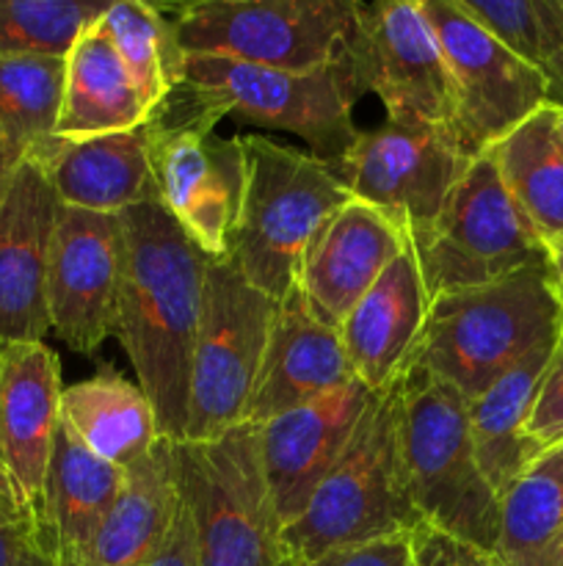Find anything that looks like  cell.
I'll return each instance as SVG.
<instances>
[{
	"instance_id": "1",
	"label": "cell",
	"mask_w": 563,
	"mask_h": 566,
	"mask_svg": "<svg viewBox=\"0 0 563 566\" xmlns=\"http://www.w3.org/2000/svg\"><path fill=\"white\" fill-rule=\"evenodd\" d=\"M119 216L125 227V280L116 337L130 357L138 387L158 415L160 437L182 442L210 258L158 197Z\"/></svg>"
},
{
	"instance_id": "2",
	"label": "cell",
	"mask_w": 563,
	"mask_h": 566,
	"mask_svg": "<svg viewBox=\"0 0 563 566\" xmlns=\"http://www.w3.org/2000/svg\"><path fill=\"white\" fill-rule=\"evenodd\" d=\"M563 324V298L550 263L486 285L431 298L428 326L414 363L475 398L508 368L552 346Z\"/></svg>"
},
{
	"instance_id": "3",
	"label": "cell",
	"mask_w": 563,
	"mask_h": 566,
	"mask_svg": "<svg viewBox=\"0 0 563 566\" xmlns=\"http://www.w3.org/2000/svg\"><path fill=\"white\" fill-rule=\"evenodd\" d=\"M423 525L408 497L401 451V379L379 390L304 512L285 525L287 553L296 564L334 547L362 545Z\"/></svg>"
},
{
	"instance_id": "4",
	"label": "cell",
	"mask_w": 563,
	"mask_h": 566,
	"mask_svg": "<svg viewBox=\"0 0 563 566\" xmlns=\"http://www.w3.org/2000/svg\"><path fill=\"white\" fill-rule=\"evenodd\" d=\"M401 451L419 520L480 551H495L500 497L475 457L469 401L417 363L401 376Z\"/></svg>"
},
{
	"instance_id": "5",
	"label": "cell",
	"mask_w": 563,
	"mask_h": 566,
	"mask_svg": "<svg viewBox=\"0 0 563 566\" xmlns=\"http://www.w3.org/2000/svg\"><path fill=\"white\" fill-rule=\"evenodd\" d=\"M185 92L213 116H241L265 130L304 138L312 155L337 160L353 138V108L368 94L357 48L318 70H276L221 55H185Z\"/></svg>"
},
{
	"instance_id": "6",
	"label": "cell",
	"mask_w": 563,
	"mask_h": 566,
	"mask_svg": "<svg viewBox=\"0 0 563 566\" xmlns=\"http://www.w3.org/2000/svg\"><path fill=\"white\" fill-rule=\"evenodd\" d=\"M246 188L230 260L257 291L282 302L296 287L304 249L351 199L331 160L259 133L243 136Z\"/></svg>"
},
{
	"instance_id": "7",
	"label": "cell",
	"mask_w": 563,
	"mask_h": 566,
	"mask_svg": "<svg viewBox=\"0 0 563 566\" xmlns=\"http://www.w3.org/2000/svg\"><path fill=\"white\" fill-rule=\"evenodd\" d=\"M171 451L177 492L196 531L199 566H296L265 479L257 426L174 442Z\"/></svg>"
},
{
	"instance_id": "8",
	"label": "cell",
	"mask_w": 563,
	"mask_h": 566,
	"mask_svg": "<svg viewBox=\"0 0 563 566\" xmlns=\"http://www.w3.org/2000/svg\"><path fill=\"white\" fill-rule=\"evenodd\" d=\"M219 116L177 86L149 119V158L163 208L208 258H230L243 208V136H219Z\"/></svg>"
},
{
	"instance_id": "9",
	"label": "cell",
	"mask_w": 563,
	"mask_h": 566,
	"mask_svg": "<svg viewBox=\"0 0 563 566\" xmlns=\"http://www.w3.org/2000/svg\"><path fill=\"white\" fill-rule=\"evenodd\" d=\"M364 9L362 0H199L171 25L185 55L318 70L353 53Z\"/></svg>"
},
{
	"instance_id": "10",
	"label": "cell",
	"mask_w": 563,
	"mask_h": 566,
	"mask_svg": "<svg viewBox=\"0 0 563 566\" xmlns=\"http://www.w3.org/2000/svg\"><path fill=\"white\" fill-rule=\"evenodd\" d=\"M276 307L279 302L257 291L230 258L208 260L185 440H213L246 423Z\"/></svg>"
},
{
	"instance_id": "11",
	"label": "cell",
	"mask_w": 563,
	"mask_h": 566,
	"mask_svg": "<svg viewBox=\"0 0 563 566\" xmlns=\"http://www.w3.org/2000/svg\"><path fill=\"white\" fill-rule=\"evenodd\" d=\"M414 252L431 298L550 263L544 238L506 188L491 153L469 164Z\"/></svg>"
},
{
	"instance_id": "12",
	"label": "cell",
	"mask_w": 563,
	"mask_h": 566,
	"mask_svg": "<svg viewBox=\"0 0 563 566\" xmlns=\"http://www.w3.org/2000/svg\"><path fill=\"white\" fill-rule=\"evenodd\" d=\"M456 88L458 142L480 158L524 119L552 103L544 72L508 48L456 0H419Z\"/></svg>"
},
{
	"instance_id": "13",
	"label": "cell",
	"mask_w": 563,
	"mask_h": 566,
	"mask_svg": "<svg viewBox=\"0 0 563 566\" xmlns=\"http://www.w3.org/2000/svg\"><path fill=\"white\" fill-rule=\"evenodd\" d=\"M472 160L445 133L384 122L359 130L331 164L351 199L390 216L417 247Z\"/></svg>"
},
{
	"instance_id": "14",
	"label": "cell",
	"mask_w": 563,
	"mask_h": 566,
	"mask_svg": "<svg viewBox=\"0 0 563 566\" xmlns=\"http://www.w3.org/2000/svg\"><path fill=\"white\" fill-rule=\"evenodd\" d=\"M357 59L364 86L386 108V122L439 130L458 142L456 88L419 0H370Z\"/></svg>"
},
{
	"instance_id": "15",
	"label": "cell",
	"mask_w": 563,
	"mask_h": 566,
	"mask_svg": "<svg viewBox=\"0 0 563 566\" xmlns=\"http://www.w3.org/2000/svg\"><path fill=\"white\" fill-rule=\"evenodd\" d=\"M121 280H125V227L119 213L61 205L47 263L50 332L72 352L94 354L116 335Z\"/></svg>"
},
{
	"instance_id": "16",
	"label": "cell",
	"mask_w": 563,
	"mask_h": 566,
	"mask_svg": "<svg viewBox=\"0 0 563 566\" xmlns=\"http://www.w3.org/2000/svg\"><path fill=\"white\" fill-rule=\"evenodd\" d=\"M59 197L36 158H22L0 197V346L50 332L47 263Z\"/></svg>"
},
{
	"instance_id": "17",
	"label": "cell",
	"mask_w": 563,
	"mask_h": 566,
	"mask_svg": "<svg viewBox=\"0 0 563 566\" xmlns=\"http://www.w3.org/2000/svg\"><path fill=\"white\" fill-rule=\"evenodd\" d=\"M375 392L359 379L329 396L259 423V457L282 525L304 512L312 492L357 434Z\"/></svg>"
},
{
	"instance_id": "18",
	"label": "cell",
	"mask_w": 563,
	"mask_h": 566,
	"mask_svg": "<svg viewBox=\"0 0 563 566\" xmlns=\"http://www.w3.org/2000/svg\"><path fill=\"white\" fill-rule=\"evenodd\" d=\"M406 247L412 238L390 216L348 199L307 243L296 285L315 318L340 329L353 304Z\"/></svg>"
},
{
	"instance_id": "19",
	"label": "cell",
	"mask_w": 563,
	"mask_h": 566,
	"mask_svg": "<svg viewBox=\"0 0 563 566\" xmlns=\"http://www.w3.org/2000/svg\"><path fill=\"white\" fill-rule=\"evenodd\" d=\"M61 365L44 343L0 346V473L22 506L39 514L61 426Z\"/></svg>"
},
{
	"instance_id": "20",
	"label": "cell",
	"mask_w": 563,
	"mask_h": 566,
	"mask_svg": "<svg viewBox=\"0 0 563 566\" xmlns=\"http://www.w3.org/2000/svg\"><path fill=\"white\" fill-rule=\"evenodd\" d=\"M431 315V293L414 247H406L353 304L340 332L353 379L379 392L414 365Z\"/></svg>"
},
{
	"instance_id": "21",
	"label": "cell",
	"mask_w": 563,
	"mask_h": 566,
	"mask_svg": "<svg viewBox=\"0 0 563 566\" xmlns=\"http://www.w3.org/2000/svg\"><path fill=\"white\" fill-rule=\"evenodd\" d=\"M348 381H353V370L340 332L315 318L296 285L276 307L246 423H265Z\"/></svg>"
},
{
	"instance_id": "22",
	"label": "cell",
	"mask_w": 563,
	"mask_h": 566,
	"mask_svg": "<svg viewBox=\"0 0 563 566\" xmlns=\"http://www.w3.org/2000/svg\"><path fill=\"white\" fill-rule=\"evenodd\" d=\"M55 197L66 208L121 213L158 197L149 158V122L136 130L61 142L50 138L36 155Z\"/></svg>"
},
{
	"instance_id": "23",
	"label": "cell",
	"mask_w": 563,
	"mask_h": 566,
	"mask_svg": "<svg viewBox=\"0 0 563 566\" xmlns=\"http://www.w3.org/2000/svg\"><path fill=\"white\" fill-rule=\"evenodd\" d=\"M121 486L125 468L99 459L61 423L39 503V523L55 566H70L83 556Z\"/></svg>"
},
{
	"instance_id": "24",
	"label": "cell",
	"mask_w": 563,
	"mask_h": 566,
	"mask_svg": "<svg viewBox=\"0 0 563 566\" xmlns=\"http://www.w3.org/2000/svg\"><path fill=\"white\" fill-rule=\"evenodd\" d=\"M64 61V97L55 138L83 142L136 130L152 119V108L144 103L136 81L99 22L77 36Z\"/></svg>"
},
{
	"instance_id": "25",
	"label": "cell",
	"mask_w": 563,
	"mask_h": 566,
	"mask_svg": "<svg viewBox=\"0 0 563 566\" xmlns=\"http://www.w3.org/2000/svg\"><path fill=\"white\" fill-rule=\"evenodd\" d=\"M171 446V440H158L125 470L119 497L83 556L70 566H141L152 556L180 506Z\"/></svg>"
},
{
	"instance_id": "26",
	"label": "cell",
	"mask_w": 563,
	"mask_h": 566,
	"mask_svg": "<svg viewBox=\"0 0 563 566\" xmlns=\"http://www.w3.org/2000/svg\"><path fill=\"white\" fill-rule=\"evenodd\" d=\"M552 348L555 343L535 348L513 368L497 376L480 396L469 398V437L475 457L500 501L541 457L528 440V420L539 398Z\"/></svg>"
},
{
	"instance_id": "27",
	"label": "cell",
	"mask_w": 563,
	"mask_h": 566,
	"mask_svg": "<svg viewBox=\"0 0 563 566\" xmlns=\"http://www.w3.org/2000/svg\"><path fill=\"white\" fill-rule=\"evenodd\" d=\"M61 423L88 451L125 470L152 451L155 442L163 440L158 415L141 387L114 370H103L94 379L64 387Z\"/></svg>"
},
{
	"instance_id": "28",
	"label": "cell",
	"mask_w": 563,
	"mask_h": 566,
	"mask_svg": "<svg viewBox=\"0 0 563 566\" xmlns=\"http://www.w3.org/2000/svg\"><path fill=\"white\" fill-rule=\"evenodd\" d=\"M497 566H563V442L502 495Z\"/></svg>"
},
{
	"instance_id": "29",
	"label": "cell",
	"mask_w": 563,
	"mask_h": 566,
	"mask_svg": "<svg viewBox=\"0 0 563 566\" xmlns=\"http://www.w3.org/2000/svg\"><path fill=\"white\" fill-rule=\"evenodd\" d=\"M502 182L544 243L563 235V149L552 133V103L489 149Z\"/></svg>"
},
{
	"instance_id": "30",
	"label": "cell",
	"mask_w": 563,
	"mask_h": 566,
	"mask_svg": "<svg viewBox=\"0 0 563 566\" xmlns=\"http://www.w3.org/2000/svg\"><path fill=\"white\" fill-rule=\"evenodd\" d=\"M64 59L0 53V138L20 160L55 138L64 97Z\"/></svg>"
},
{
	"instance_id": "31",
	"label": "cell",
	"mask_w": 563,
	"mask_h": 566,
	"mask_svg": "<svg viewBox=\"0 0 563 566\" xmlns=\"http://www.w3.org/2000/svg\"><path fill=\"white\" fill-rule=\"evenodd\" d=\"M99 28L108 33L144 103L155 114L182 83L185 66V53L177 44L174 25L166 20V11L149 0H116L99 20Z\"/></svg>"
},
{
	"instance_id": "32",
	"label": "cell",
	"mask_w": 563,
	"mask_h": 566,
	"mask_svg": "<svg viewBox=\"0 0 563 566\" xmlns=\"http://www.w3.org/2000/svg\"><path fill=\"white\" fill-rule=\"evenodd\" d=\"M116 0H0V53L64 59Z\"/></svg>"
},
{
	"instance_id": "33",
	"label": "cell",
	"mask_w": 563,
	"mask_h": 566,
	"mask_svg": "<svg viewBox=\"0 0 563 566\" xmlns=\"http://www.w3.org/2000/svg\"><path fill=\"white\" fill-rule=\"evenodd\" d=\"M478 22L522 59L539 66L552 88V103L563 105V53L539 0H456Z\"/></svg>"
},
{
	"instance_id": "34",
	"label": "cell",
	"mask_w": 563,
	"mask_h": 566,
	"mask_svg": "<svg viewBox=\"0 0 563 566\" xmlns=\"http://www.w3.org/2000/svg\"><path fill=\"white\" fill-rule=\"evenodd\" d=\"M0 566H55L33 509L22 506L0 473Z\"/></svg>"
},
{
	"instance_id": "35",
	"label": "cell",
	"mask_w": 563,
	"mask_h": 566,
	"mask_svg": "<svg viewBox=\"0 0 563 566\" xmlns=\"http://www.w3.org/2000/svg\"><path fill=\"white\" fill-rule=\"evenodd\" d=\"M528 440L533 442L541 457L563 442V324L550 363H546L544 379H541L539 398L530 412Z\"/></svg>"
},
{
	"instance_id": "36",
	"label": "cell",
	"mask_w": 563,
	"mask_h": 566,
	"mask_svg": "<svg viewBox=\"0 0 563 566\" xmlns=\"http://www.w3.org/2000/svg\"><path fill=\"white\" fill-rule=\"evenodd\" d=\"M296 566H414L412 534L384 536V539L362 542V545L334 547L318 558Z\"/></svg>"
},
{
	"instance_id": "37",
	"label": "cell",
	"mask_w": 563,
	"mask_h": 566,
	"mask_svg": "<svg viewBox=\"0 0 563 566\" xmlns=\"http://www.w3.org/2000/svg\"><path fill=\"white\" fill-rule=\"evenodd\" d=\"M414 566H497L495 556L469 542L442 534L434 525H417L412 531Z\"/></svg>"
},
{
	"instance_id": "38",
	"label": "cell",
	"mask_w": 563,
	"mask_h": 566,
	"mask_svg": "<svg viewBox=\"0 0 563 566\" xmlns=\"http://www.w3.org/2000/svg\"><path fill=\"white\" fill-rule=\"evenodd\" d=\"M141 566H199L196 531H193L191 512H188V506L182 503V497L169 531H166L160 545L155 547L152 556H149Z\"/></svg>"
},
{
	"instance_id": "39",
	"label": "cell",
	"mask_w": 563,
	"mask_h": 566,
	"mask_svg": "<svg viewBox=\"0 0 563 566\" xmlns=\"http://www.w3.org/2000/svg\"><path fill=\"white\" fill-rule=\"evenodd\" d=\"M546 258H550L552 280H555L557 293H561V298H563V235L555 238L552 243H546Z\"/></svg>"
},
{
	"instance_id": "40",
	"label": "cell",
	"mask_w": 563,
	"mask_h": 566,
	"mask_svg": "<svg viewBox=\"0 0 563 566\" xmlns=\"http://www.w3.org/2000/svg\"><path fill=\"white\" fill-rule=\"evenodd\" d=\"M539 3H541V9H544L552 33H555L557 44H561V50H563V0H539Z\"/></svg>"
},
{
	"instance_id": "41",
	"label": "cell",
	"mask_w": 563,
	"mask_h": 566,
	"mask_svg": "<svg viewBox=\"0 0 563 566\" xmlns=\"http://www.w3.org/2000/svg\"><path fill=\"white\" fill-rule=\"evenodd\" d=\"M17 166H20V158H17V155L6 147L3 138H0V197H3L6 186H9V180H11V175H14Z\"/></svg>"
},
{
	"instance_id": "42",
	"label": "cell",
	"mask_w": 563,
	"mask_h": 566,
	"mask_svg": "<svg viewBox=\"0 0 563 566\" xmlns=\"http://www.w3.org/2000/svg\"><path fill=\"white\" fill-rule=\"evenodd\" d=\"M552 133H555L557 147L563 149V105L552 103Z\"/></svg>"
},
{
	"instance_id": "43",
	"label": "cell",
	"mask_w": 563,
	"mask_h": 566,
	"mask_svg": "<svg viewBox=\"0 0 563 566\" xmlns=\"http://www.w3.org/2000/svg\"><path fill=\"white\" fill-rule=\"evenodd\" d=\"M149 3L152 6H158V9H163V11H182V9H188V6H193L196 3V0H149Z\"/></svg>"
},
{
	"instance_id": "44",
	"label": "cell",
	"mask_w": 563,
	"mask_h": 566,
	"mask_svg": "<svg viewBox=\"0 0 563 566\" xmlns=\"http://www.w3.org/2000/svg\"><path fill=\"white\" fill-rule=\"evenodd\" d=\"M196 3H199V0H196Z\"/></svg>"
}]
</instances>
